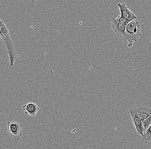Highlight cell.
<instances>
[{
  "instance_id": "cell-7",
  "label": "cell",
  "mask_w": 151,
  "mask_h": 149,
  "mask_svg": "<svg viewBox=\"0 0 151 149\" xmlns=\"http://www.w3.org/2000/svg\"><path fill=\"white\" fill-rule=\"evenodd\" d=\"M22 110L25 115L34 117L39 111L40 108L36 104L30 102L24 104L22 107Z\"/></svg>"
},
{
  "instance_id": "cell-5",
  "label": "cell",
  "mask_w": 151,
  "mask_h": 149,
  "mask_svg": "<svg viewBox=\"0 0 151 149\" xmlns=\"http://www.w3.org/2000/svg\"><path fill=\"white\" fill-rule=\"evenodd\" d=\"M126 25L119 23L116 19L113 18L112 21V28L114 32L119 37L123 38L125 36V30Z\"/></svg>"
},
{
  "instance_id": "cell-4",
  "label": "cell",
  "mask_w": 151,
  "mask_h": 149,
  "mask_svg": "<svg viewBox=\"0 0 151 149\" xmlns=\"http://www.w3.org/2000/svg\"><path fill=\"white\" fill-rule=\"evenodd\" d=\"M128 113L132 117V122L136 130L137 134L140 135L142 137L143 132L142 121L138 114L137 107H132L129 109Z\"/></svg>"
},
{
  "instance_id": "cell-6",
  "label": "cell",
  "mask_w": 151,
  "mask_h": 149,
  "mask_svg": "<svg viewBox=\"0 0 151 149\" xmlns=\"http://www.w3.org/2000/svg\"><path fill=\"white\" fill-rule=\"evenodd\" d=\"M117 5L119 6L121 17L131 20H134L137 18L136 15L129 10L128 6L125 4H117Z\"/></svg>"
},
{
  "instance_id": "cell-3",
  "label": "cell",
  "mask_w": 151,
  "mask_h": 149,
  "mask_svg": "<svg viewBox=\"0 0 151 149\" xmlns=\"http://www.w3.org/2000/svg\"><path fill=\"white\" fill-rule=\"evenodd\" d=\"M7 129L9 135L17 141L21 138L22 135V125L15 121H8Z\"/></svg>"
},
{
  "instance_id": "cell-10",
  "label": "cell",
  "mask_w": 151,
  "mask_h": 149,
  "mask_svg": "<svg viewBox=\"0 0 151 149\" xmlns=\"http://www.w3.org/2000/svg\"><path fill=\"white\" fill-rule=\"evenodd\" d=\"M151 124V116H150L149 117L144 119L142 121V125L143 129V134L146 132V130L148 129Z\"/></svg>"
},
{
  "instance_id": "cell-8",
  "label": "cell",
  "mask_w": 151,
  "mask_h": 149,
  "mask_svg": "<svg viewBox=\"0 0 151 149\" xmlns=\"http://www.w3.org/2000/svg\"><path fill=\"white\" fill-rule=\"evenodd\" d=\"M137 112L142 121L149 117L151 115L150 108L145 106L137 107Z\"/></svg>"
},
{
  "instance_id": "cell-2",
  "label": "cell",
  "mask_w": 151,
  "mask_h": 149,
  "mask_svg": "<svg viewBox=\"0 0 151 149\" xmlns=\"http://www.w3.org/2000/svg\"><path fill=\"white\" fill-rule=\"evenodd\" d=\"M125 36L123 40L128 42V47L132 48L134 42H137L141 35L139 22L132 20L127 23L125 30Z\"/></svg>"
},
{
  "instance_id": "cell-11",
  "label": "cell",
  "mask_w": 151,
  "mask_h": 149,
  "mask_svg": "<svg viewBox=\"0 0 151 149\" xmlns=\"http://www.w3.org/2000/svg\"><path fill=\"white\" fill-rule=\"evenodd\" d=\"M116 19V20L117 21H118L119 23H122V24H125V25H127V23L129 22L132 21L131 20L126 19L125 18L121 17L120 15L118 16L117 17Z\"/></svg>"
},
{
  "instance_id": "cell-9",
  "label": "cell",
  "mask_w": 151,
  "mask_h": 149,
  "mask_svg": "<svg viewBox=\"0 0 151 149\" xmlns=\"http://www.w3.org/2000/svg\"><path fill=\"white\" fill-rule=\"evenodd\" d=\"M142 139L143 142L147 143H150L151 141V126L148 128L146 132L143 134Z\"/></svg>"
},
{
  "instance_id": "cell-1",
  "label": "cell",
  "mask_w": 151,
  "mask_h": 149,
  "mask_svg": "<svg viewBox=\"0 0 151 149\" xmlns=\"http://www.w3.org/2000/svg\"><path fill=\"white\" fill-rule=\"evenodd\" d=\"M10 24L5 23L0 19V39L6 49L10 66H14L16 58L19 56L14 48L10 35Z\"/></svg>"
}]
</instances>
